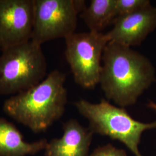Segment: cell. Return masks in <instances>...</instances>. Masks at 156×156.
<instances>
[{
    "mask_svg": "<svg viewBox=\"0 0 156 156\" xmlns=\"http://www.w3.org/2000/svg\"><path fill=\"white\" fill-rule=\"evenodd\" d=\"M31 40L39 45L75 33L78 16L86 8L83 0H33Z\"/></svg>",
    "mask_w": 156,
    "mask_h": 156,
    "instance_id": "8992f818",
    "label": "cell"
},
{
    "mask_svg": "<svg viewBox=\"0 0 156 156\" xmlns=\"http://www.w3.org/2000/svg\"><path fill=\"white\" fill-rule=\"evenodd\" d=\"M116 0H91L80 14L89 31L102 33L117 18Z\"/></svg>",
    "mask_w": 156,
    "mask_h": 156,
    "instance_id": "8fae6325",
    "label": "cell"
},
{
    "mask_svg": "<svg viewBox=\"0 0 156 156\" xmlns=\"http://www.w3.org/2000/svg\"><path fill=\"white\" fill-rule=\"evenodd\" d=\"M88 156H128L126 151L118 149L111 144H108L95 149Z\"/></svg>",
    "mask_w": 156,
    "mask_h": 156,
    "instance_id": "4fadbf2b",
    "label": "cell"
},
{
    "mask_svg": "<svg viewBox=\"0 0 156 156\" xmlns=\"http://www.w3.org/2000/svg\"><path fill=\"white\" fill-rule=\"evenodd\" d=\"M65 56L75 83L85 89L100 83L104 51L108 43L105 34L73 33L65 38Z\"/></svg>",
    "mask_w": 156,
    "mask_h": 156,
    "instance_id": "5b68a950",
    "label": "cell"
},
{
    "mask_svg": "<svg viewBox=\"0 0 156 156\" xmlns=\"http://www.w3.org/2000/svg\"><path fill=\"white\" fill-rule=\"evenodd\" d=\"M100 84L105 96L120 107L136 104L156 82L149 58L126 46L108 42L104 51Z\"/></svg>",
    "mask_w": 156,
    "mask_h": 156,
    "instance_id": "6da1fadb",
    "label": "cell"
},
{
    "mask_svg": "<svg viewBox=\"0 0 156 156\" xmlns=\"http://www.w3.org/2000/svg\"><path fill=\"white\" fill-rule=\"evenodd\" d=\"M48 142L45 139L34 142L24 140L16 127L0 118V156H26L45 150Z\"/></svg>",
    "mask_w": 156,
    "mask_h": 156,
    "instance_id": "30bf717a",
    "label": "cell"
},
{
    "mask_svg": "<svg viewBox=\"0 0 156 156\" xmlns=\"http://www.w3.org/2000/svg\"><path fill=\"white\" fill-rule=\"evenodd\" d=\"M147 106L150 108L151 109L156 112V102L152 101H149L148 103L147 104Z\"/></svg>",
    "mask_w": 156,
    "mask_h": 156,
    "instance_id": "5bb4252c",
    "label": "cell"
},
{
    "mask_svg": "<svg viewBox=\"0 0 156 156\" xmlns=\"http://www.w3.org/2000/svg\"><path fill=\"white\" fill-rule=\"evenodd\" d=\"M105 34L108 42L131 48L140 45L156 28V7L149 5L131 14L117 17Z\"/></svg>",
    "mask_w": 156,
    "mask_h": 156,
    "instance_id": "ba28073f",
    "label": "cell"
},
{
    "mask_svg": "<svg viewBox=\"0 0 156 156\" xmlns=\"http://www.w3.org/2000/svg\"><path fill=\"white\" fill-rule=\"evenodd\" d=\"M66 79L64 73L51 71L39 83L8 98L4 111L34 133L44 132L64 115L67 103Z\"/></svg>",
    "mask_w": 156,
    "mask_h": 156,
    "instance_id": "7a4b0ae2",
    "label": "cell"
},
{
    "mask_svg": "<svg viewBox=\"0 0 156 156\" xmlns=\"http://www.w3.org/2000/svg\"><path fill=\"white\" fill-rule=\"evenodd\" d=\"M0 55V95L16 94L42 82L47 62L41 45L31 40L2 50Z\"/></svg>",
    "mask_w": 156,
    "mask_h": 156,
    "instance_id": "277c9868",
    "label": "cell"
},
{
    "mask_svg": "<svg viewBox=\"0 0 156 156\" xmlns=\"http://www.w3.org/2000/svg\"><path fill=\"white\" fill-rule=\"evenodd\" d=\"M74 105L88 120L89 128L93 134L122 142L134 156H144L139 147L142 135L146 131L156 129V120L149 123L136 120L124 108L115 106L105 99L98 103L80 100Z\"/></svg>",
    "mask_w": 156,
    "mask_h": 156,
    "instance_id": "3957f363",
    "label": "cell"
},
{
    "mask_svg": "<svg viewBox=\"0 0 156 156\" xmlns=\"http://www.w3.org/2000/svg\"><path fill=\"white\" fill-rule=\"evenodd\" d=\"M33 25V0H0L1 50L30 41Z\"/></svg>",
    "mask_w": 156,
    "mask_h": 156,
    "instance_id": "52a82bcc",
    "label": "cell"
},
{
    "mask_svg": "<svg viewBox=\"0 0 156 156\" xmlns=\"http://www.w3.org/2000/svg\"><path fill=\"white\" fill-rule=\"evenodd\" d=\"M151 4L149 0H116V13L117 17L127 15Z\"/></svg>",
    "mask_w": 156,
    "mask_h": 156,
    "instance_id": "7c38bea8",
    "label": "cell"
},
{
    "mask_svg": "<svg viewBox=\"0 0 156 156\" xmlns=\"http://www.w3.org/2000/svg\"><path fill=\"white\" fill-rule=\"evenodd\" d=\"M63 134L48 143L46 156H88L93 133L75 119H70L62 126Z\"/></svg>",
    "mask_w": 156,
    "mask_h": 156,
    "instance_id": "9c48e42d",
    "label": "cell"
}]
</instances>
